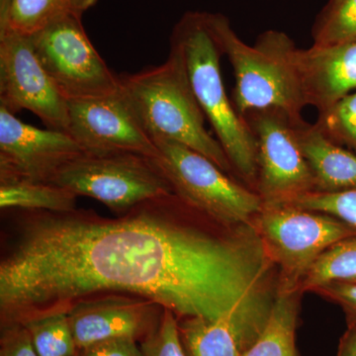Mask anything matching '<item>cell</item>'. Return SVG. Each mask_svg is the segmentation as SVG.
<instances>
[{"mask_svg": "<svg viewBox=\"0 0 356 356\" xmlns=\"http://www.w3.org/2000/svg\"><path fill=\"white\" fill-rule=\"evenodd\" d=\"M173 196L120 219L76 211L29 218L0 262L1 327L67 314L99 293L216 320L266 284L274 264L252 226L203 231L168 214Z\"/></svg>", "mask_w": 356, "mask_h": 356, "instance_id": "6da1fadb", "label": "cell"}, {"mask_svg": "<svg viewBox=\"0 0 356 356\" xmlns=\"http://www.w3.org/2000/svg\"><path fill=\"white\" fill-rule=\"evenodd\" d=\"M206 19L233 67V103L238 115L275 109L286 115L293 125L305 122L302 111L307 105L294 42L285 33L269 30L250 46L236 35L226 16L206 13Z\"/></svg>", "mask_w": 356, "mask_h": 356, "instance_id": "7a4b0ae2", "label": "cell"}, {"mask_svg": "<svg viewBox=\"0 0 356 356\" xmlns=\"http://www.w3.org/2000/svg\"><path fill=\"white\" fill-rule=\"evenodd\" d=\"M170 51L184 63L192 90L234 172L257 191V145L247 121L227 95L221 74V48L206 13H185L173 28Z\"/></svg>", "mask_w": 356, "mask_h": 356, "instance_id": "3957f363", "label": "cell"}, {"mask_svg": "<svg viewBox=\"0 0 356 356\" xmlns=\"http://www.w3.org/2000/svg\"><path fill=\"white\" fill-rule=\"evenodd\" d=\"M119 77L122 92L152 140H175L228 175L234 172L221 145L205 127V116L177 53L170 51L163 65Z\"/></svg>", "mask_w": 356, "mask_h": 356, "instance_id": "277c9868", "label": "cell"}, {"mask_svg": "<svg viewBox=\"0 0 356 356\" xmlns=\"http://www.w3.org/2000/svg\"><path fill=\"white\" fill-rule=\"evenodd\" d=\"M154 142L156 163L185 205L225 226H252L264 203L257 191L191 147L168 139Z\"/></svg>", "mask_w": 356, "mask_h": 356, "instance_id": "5b68a950", "label": "cell"}, {"mask_svg": "<svg viewBox=\"0 0 356 356\" xmlns=\"http://www.w3.org/2000/svg\"><path fill=\"white\" fill-rule=\"evenodd\" d=\"M252 227L280 267L281 291H299L304 276L327 248L356 236V229L337 218L287 203L264 202Z\"/></svg>", "mask_w": 356, "mask_h": 356, "instance_id": "8992f818", "label": "cell"}, {"mask_svg": "<svg viewBox=\"0 0 356 356\" xmlns=\"http://www.w3.org/2000/svg\"><path fill=\"white\" fill-rule=\"evenodd\" d=\"M51 184L115 211L133 210L175 194L156 159L135 154H83L64 166Z\"/></svg>", "mask_w": 356, "mask_h": 356, "instance_id": "52a82bcc", "label": "cell"}, {"mask_svg": "<svg viewBox=\"0 0 356 356\" xmlns=\"http://www.w3.org/2000/svg\"><path fill=\"white\" fill-rule=\"evenodd\" d=\"M33 49L67 100L116 92L120 77L109 69L89 40L83 18L67 16L31 35Z\"/></svg>", "mask_w": 356, "mask_h": 356, "instance_id": "ba28073f", "label": "cell"}, {"mask_svg": "<svg viewBox=\"0 0 356 356\" xmlns=\"http://www.w3.org/2000/svg\"><path fill=\"white\" fill-rule=\"evenodd\" d=\"M243 118L257 145V192L264 202L285 203L315 191L313 173L286 115L254 110Z\"/></svg>", "mask_w": 356, "mask_h": 356, "instance_id": "9c48e42d", "label": "cell"}, {"mask_svg": "<svg viewBox=\"0 0 356 356\" xmlns=\"http://www.w3.org/2000/svg\"><path fill=\"white\" fill-rule=\"evenodd\" d=\"M0 107L13 114L27 110L46 128L69 132L67 98L40 63L31 36L0 33Z\"/></svg>", "mask_w": 356, "mask_h": 356, "instance_id": "30bf717a", "label": "cell"}, {"mask_svg": "<svg viewBox=\"0 0 356 356\" xmlns=\"http://www.w3.org/2000/svg\"><path fill=\"white\" fill-rule=\"evenodd\" d=\"M67 133L86 154L158 156V147L143 129L120 88L99 97L67 100Z\"/></svg>", "mask_w": 356, "mask_h": 356, "instance_id": "8fae6325", "label": "cell"}, {"mask_svg": "<svg viewBox=\"0 0 356 356\" xmlns=\"http://www.w3.org/2000/svg\"><path fill=\"white\" fill-rule=\"evenodd\" d=\"M83 154L70 134L29 125L0 107V179L51 184L64 166Z\"/></svg>", "mask_w": 356, "mask_h": 356, "instance_id": "7c38bea8", "label": "cell"}, {"mask_svg": "<svg viewBox=\"0 0 356 356\" xmlns=\"http://www.w3.org/2000/svg\"><path fill=\"white\" fill-rule=\"evenodd\" d=\"M277 290L268 283L248 293L229 313L216 320L184 318L178 323L187 356H243L268 322Z\"/></svg>", "mask_w": 356, "mask_h": 356, "instance_id": "4fadbf2b", "label": "cell"}, {"mask_svg": "<svg viewBox=\"0 0 356 356\" xmlns=\"http://www.w3.org/2000/svg\"><path fill=\"white\" fill-rule=\"evenodd\" d=\"M153 305L156 304L126 295L79 302L67 313L77 350L119 337L144 339L159 323Z\"/></svg>", "mask_w": 356, "mask_h": 356, "instance_id": "5bb4252c", "label": "cell"}, {"mask_svg": "<svg viewBox=\"0 0 356 356\" xmlns=\"http://www.w3.org/2000/svg\"><path fill=\"white\" fill-rule=\"evenodd\" d=\"M296 65L306 105L318 113L356 90V43L298 48Z\"/></svg>", "mask_w": 356, "mask_h": 356, "instance_id": "9a60e30c", "label": "cell"}, {"mask_svg": "<svg viewBox=\"0 0 356 356\" xmlns=\"http://www.w3.org/2000/svg\"><path fill=\"white\" fill-rule=\"evenodd\" d=\"M302 153L308 161L315 191L334 192L356 188V154L329 139L317 124L294 125Z\"/></svg>", "mask_w": 356, "mask_h": 356, "instance_id": "2e32d148", "label": "cell"}, {"mask_svg": "<svg viewBox=\"0 0 356 356\" xmlns=\"http://www.w3.org/2000/svg\"><path fill=\"white\" fill-rule=\"evenodd\" d=\"M98 0H2L0 33L13 32L31 36L54 21L83 14Z\"/></svg>", "mask_w": 356, "mask_h": 356, "instance_id": "e0dca14e", "label": "cell"}, {"mask_svg": "<svg viewBox=\"0 0 356 356\" xmlns=\"http://www.w3.org/2000/svg\"><path fill=\"white\" fill-rule=\"evenodd\" d=\"M301 292L277 288L268 322L261 337L243 356H299L296 330Z\"/></svg>", "mask_w": 356, "mask_h": 356, "instance_id": "ac0fdd59", "label": "cell"}, {"mask_svg": "<svg viewBox=\"0 0 356 356\" xmlns=\"http://www.w3.org/2000/svg\"><path fill=\"white\" fill-rule=\"evenodd\" d=\"M76 194L57 185L23 179H0V207L39 212H72Z\"/></svg>", "mask_w": 356, "mask_h": 356, "instance_id": "d6986e66", "label": "cell"}, {"mask_svg": "<svg viewBox=\"0 0 356 356\" xmlns=\"http://www.w3.org/2000/svg\"><path fill=\"white\" fill-rule=\"evenodd\" d=\"M356 280V236L339 241L322 254L300 283V292L334 282Z\"/></svg>", "mask_w": 356, "mask_h": 356, "instance_id": "ffe728a7", "label": "cell"}, {"mask_svg": "<svg viewBox=\"0 0 356 356\" xmlns=\"http://www.w3.org/2000/svg\"><path fill=\"white\" fill-rule=\"evenodd\" d=\"M313 46L356 43V0H329L313 27Z\"/></svg>", "mask_w": 356, "mask_h": 356, "instance_id": "44dd1931", "label": "cell"}, {"mask_svg": "<svg viewBox=\"0 0 356 356\" xmlns=\"http://www.w3.org/2000/svg\"><path fill=\"white\" fill-rule=\"evenodd\" d=\"M38 356H76L79 350L67 313L53 314L27 324Z\"/></svg>", "mask_w": 356, "mask_h": 356, "instance_id": "7402d4cb", "label": "cell"}, {"mask_svg": "<svg viewBox=\"0 0 356 356\" xmlns=\"http://www.w3.org/2000/svg\"><path fill=\"white\" fill-rule=\"evenodd\" d=\"M285 203L301 209L324 213L356 229V188L334 192H307Z\"/></svg>", "mask_w": 356, "mask_h": 356, "instance_id": "603a6c76", "label": "cell"}, {"mask_svg": "<svg viewBox=\"0 0 356 356\" xmlns=\"http://www.w3.org/2000/svg\"><path fill=\"white\" fill-rule=\"evenodd\" d=\"M316 124L329 139L356 152V91L320 113Z\"/></svg>", "mask_w": 356, "mask_h": 356, "instance_id": "cb8c5ba5", "label": "cell"}, {"mask_svg": "<svg viewBox=\"0 0 356 356\" xmlns=\"http://www.w3.org/2000/svg\"><path fill=\"white\" fill-rule=\"evenodd\" d=\"M144 356H187L175 313L163 309L158 325L140 341Z\"/></svg>", "mask_w": 356, "mask_h": 356, "instance_id": "d4e9b609", "label": "cell"}, {"mask_svg": "<svg viewBox=\"0 0 356 356\" xmlns=\"http://www.w3.org/2000/svg\"><path fill=\"white\" fill-rule=\"evenodd\" d=\"M0 356H38L25 325L1 327Z\"/></svg>", "mask_w": 356, "mask_h": 356, "instance_id": "484cf974", "label": "cell"}, {"mask_svg": "<svg viewBox=\"0 0 356 356\" xmlns=\"http://www.w3.org/2000/svg\"><path fill=\"white\" fill-rule=\"evenodd\" d=\"M312 292L341 306L348 315V321L356 320V282L329 283Z\"/></svg>", "mask_w": 356, "mask_h": 356, "instance_id": "4316f807", "label": "cell"}, {"mask_svg": "<svg viewBox=\"0 0 356 356\" xmlns=\"http://www.w3.org/2000/svg\"><path fill=\"white\" fill-rule=\"evenodd\" d=\"M137 341L128 337L106 339L79 350L77 356H144Z\"/></svg>", "mask_w": 356, "mask_h": 356, "instance_id": "83f0119b", "label": "cell"}, {"mask_svg": "<svg viewBox=\"0 0 356 356\" xmlns=\"http://www.w3.org/2000/svg\"><path fill=\"white\" fill-rule=\"evenodd\" d=\"M348 323V329L339 341L336 356H356V320Z\"/></svg>", "mask_w": 356, "mask_h": 356, "instance_id": "f1b7e54d", "label": "cell"}, {"mask_svg": "<svg viewBox=\"0 0 356 356\" xmlns=\"http://www.w3.org/2000/svg\"><path fill=\"white\" fill-rule=\"evenodd\" d=\"M353 282H356V280H355V281H353Z\"/></svg>", "mask_w": 356, "mask_h": 356, "instance_id": "f546056e", "label": "cell"}, {"mask_svg": "<svg viewBox=\"0 0 356 356\" xmlns=\"http://www.w3.org/2000/svg\"><path fill=\"white\" fill-rule=\"evenodd\" d=\"M0 1H2V0H0Z\"/></svg>", "mask_w": 356, "mask_h": 356, "instance_id": "4dcf8cb0", "label": "cell"}, {"mask_svg": "<svg viewBox=\"0 0 356 356\" xmlns=\"http://www.w3.org/2000/svg\"><path fill=\"white\" fill-rule=\"evenodd\" d=\"M77 356V355H76Z\"/></svg>", "mask_w": 356, "mask_h": 356, "instance_id": "1f68e13d", "label": "cell"}]
</instances>
